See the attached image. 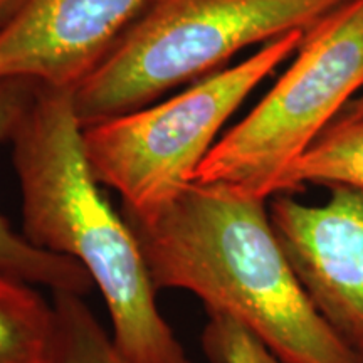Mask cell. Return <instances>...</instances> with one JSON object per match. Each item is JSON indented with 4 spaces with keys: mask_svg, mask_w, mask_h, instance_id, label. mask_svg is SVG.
<instances>
[{
    "mask_svg": "<svg viewBox=\"0 0 363 363\" xmlns=\"http://www.w3.org/2000/svg\"><path fill=\"white\" fill-rule=\"evenodd\" d=\"M264 199L192 182L145 216L123 212L157 289H184L238 320L286 363H362L316 310Z\"/></svg>",
    "mask_w": 363,
    "mask_h": 363,
    "instance_id": "1",
    "label": "cell"
},
{
    "mask_svg": "<svg viewBox=\"0 0 363 363\" xmlns=\"http://www.w3.org/2000/svg\"><path fill=\"white\" fill-rule=\"evenodd\" d=\"M83 131L72 89L39 83L9 140L22 234L84 267L106 303L113 342L131 363H192L158 310L138 239L91 170Z\"/></svg>",
    "mask_w": 363,
    "mask_h": 363,
    "instance_id": "2",
    "label": "cell"
},
{
    "mask_svg": "<svg viewBox=\"0 0 363 363\" xmlns=\"http://www.w3.org/2000/svg\"><path fill=\"white\" fill-rule=\"evenodd\" d=\"M350 0H152L72 89L83 128L140 110L220 71L254 44L308 30Z\"/></svg>",
    "mask_w": 363,
    "mask_h": 363,
    "instance_id": "3",
    "label": "cell"
},
{
    "mask_svg": "<svg viewBox=\"0 0 363 363\" xmlns=\"http://www.w3.org/2000/svg\"><path fill=\"white\" fill-rule=\"evenodd\" d=\"M363 88V0H350L305 33L293 65L238 125L217 140L194 182L264 199Z\"/></svg>",
    "mask_w": 363,
    "mask_h": 363,
    "instance_id": "4",
    "label": "cell"
},
{
    "mask_svg": "<svg viewBox=\"0 0 363 363\" xmlns=\"http://www.w3.org/2000/svg\"><path fill=\"white\" fill-rule=\"evenodd\" d=\"M306 30L262 45L238 66L195 81L157 106L86 126L84 150L101 185L115 189L123 212L157 211L192 184L222 126L279 65L298 51Z\"/></svg>",
    "mask_w": 363,
    "mask_h": 363,
    "instance_id": "5",
    "label": "cell"
},
{
    "mask_svg": "<svg viewBox=\"0 0 363 363\" xmlns=\"http://www.w3.org/2000/svg\"><path fill=\"white\" fill-rule=\"evenodd\" d=\"M269 216L313 305L363 353V190L330 185L321 206L278 195Z\"/></svg>",
    "mask_w": 363,
    "mask_h": 363,
    "instance_id": "6",
    "label": "cell"
},
{
    "mask_svg": "<svg viewBox=\"0 0 363 363\" xmlns=\"http://www.w3.org/2000/svg\"><path fill=\"white\" fill-rule=\"evenodd\" d=\"M152 0H26L0 30V79L74 89Z\"/></svg>",
    "mask_w": 363,
    "mask_h": 363,
    "instance_id": "7",
    "label": "cell"
},
{
    "mask_svg": "<svg viewBox=\"0 0 363 363\" xmlns=\"http://www.w3.org/2000/svg\"><path fill=\"white\" fill-rule=\"evenodd\" d=\"M38 84L33 79H0V143L11 140L17 123L29 106ZM0 272L45 286L52 293H74L86 296L93 281L79 262L66 256L43 251L16 233L6 217L0 214Z\"/></svg>",
    "mask_w": 363,
    "mask_h": 363,
    "instance_id": "8",
    "label": "cell"
},
{
    "mask_svg": "<svg viewBox=\"0 0 363 363\" xmlns=\"http://www.w3.org/2000/svg\"><path fill=\"white\" fill-rule=\"evenodd\" d=\"M56 311L34 284L0 272V363H52Z\"/></svg>",
    "mask_w": 363,
    "mask_h": 363,
    "instance_id": "9",
    "label": "cell"
},
{
    "mask_svg": "<svg viewBox=\"0 0 363 363\" xmlns=\"http://www.w3.org/2000/svg\"><path fill=\"white\" fill-rule=\"evenodd\" d=\"M308 184L363 190V118L335 120L288 172L283 194Z\"/></svg>",
    "mask_w": 363,
    "mask_h": 363,
    "instance_id": "10",
    "label": "cell"
},
{
    "mask_svg": "<svg viewBox=\"0 0 363 363\" xmlns=\"http://www.w3.org/2000/svg\"><path fill=\"white\" fill-rule=\"evenodd\" d=\"M56 342L52 363H131L118 350L83 296L54 293Z\"/></svg>",
    "mask_w": 363,
    "mask_h": 363,
    "instance_id": "11",
    "label": "cell"
},
{
    "mask_svg": "<svg viewBox=\"0 0 363 363\" xmlns=\"http://www.w3.org/2000/svg\"><path fill=\"white\" fill-rule=\"evenodd\" d=\"M202 347L211 363H286L234 318L207 311Z\"/></svg>",
    "mask_w": 363,
    "mask_h": 363,
    "instance_id": "12",
    "label": "cell"
},
{
    "mask_svg": "<svg viewBox=\"0 0 363 363\" xmlns=\"http://www.w3.org/2000/svg\"><path fill=\"white\" fill-rule=\"evenodd\" d=\"M363 118V94L352 98L335 120H360Z\"/></svg>",
    "mask_w": 363,
    "mask_h": 363,
    "instance_id": "13",
    "label": "cell"
},
{
    "mask_svg": "<svg viewBox=\"0 0 363 363\" xmlns=\"http://www.w3.org/2000/svg\"><path fill=\"white\" fill-rule=\"evenodd\" d=\"M26 0H0V30L7 26V22L16 16Z\"/></svg>",
    "mask_w": 363,
    "mask_h": 363,
    "instance_id": "14",
    "label": "cell"
},
{
    "mask_svg": "<svg viewBox=\"0 0 363 363\" xmlns=\"http://www.w3.org/2000/svg\"><path fill=\"white\" fill-rule=\"evenodd\" d=\"M362 363H363V362H362Z\"/></svg>",
    "mask_w": 363,
    "mask_h": 363,
    "instance_id": "15",
    "label": "cell"
}]
</instances>
